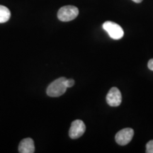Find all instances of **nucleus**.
<instances>
[{
    "instance_id": "nucleus-1",
    "label": "nucleus",
    "mask_w": 153,
    "mask_h": 153,
    "mask_svg": "<svg viewBox=\"0 0 153 153\" xmlns=\"http://www.w3.org/2000/svg\"><path fill=\"white\" fill-rule=\"evenodd\" d=\"M65 80L66 78L62 76L53 82L48 87L47 94L51 97H58L64 94L68 89L65 84Z\"/></svg>"
},
{
    "instance_id": "nucleus-2",
    "label": "nucleus",
    "mask_w": 153,
    "mask_h": 153,
    "mask_svg": "<svg viewBox=\"0 0 153 153\" xmlns=\"http://www.w3.org/2000/svg\"><path fill=\"white\" fill-rule=\"evenodd\" d=\"M79 14V9L74 6H65L61 7L57 12V18L61 22H70L76 18Z\"/></svg>"
},
{
    "instance_id": "nucleus-3",
    "label": "nucleus",
    "mask_w": 153,
    "mask_h": 153,
    "mask_svg": "<svg viewBox=\"0 0 153 153\" xmlns=\"http://www.w3.org/2000/svg\"><path fill=\"white\" fill-rule=\"evenodd\" d=\"M103 28L108 33L111 38L119 40L123 38L124 31L121 26L113 22H106L103 24Z\"/></svg>"
},
{
    "instance_id": "nucleus-4",
    "label": "nucleus",
    "mask_w": 153,
    "mask_h": 153,
    "mask_svg": "<svg viewBox=\"0 0 153 153\" xmlns=\"http://www.w3.org/2000/svg\"><path fill=\"white\" fill-rule=\"evenodd\" d=\"M85 131L86 126L84 122L81 120H75L71 124L69 135L72 139H77L85 133Z\"/></svg>"
},
{
    "instance_id": "nucleus-5",
    "label": "nucleus",
    "mask_w": 153,
    "mask_h": 153,
    "mask_svg": "<svg viewBox=\"0 0 153 153\" xmlns=\"http://www.w3.org/2000/svg\"><path fill=\"white\" fill-rule=\"evenodd\" d=\"M134 135V131L132 128H127L120 130L116 133V141L118 145H126L131 142Z\"/></svg>"
},
{
    "instance_id": "nucleus-6",
    "label": "nucleus",
    "mask_w": 153,
    "mask_h": 153,
    "mask_svg": "<svg viewBox=\"0 0 153 153\" xmlns=\"http://www.w3.org/2000/svg\"><path fill=\"white\" fill-rule=\"evenodd\" d=\"M121 93L117 87H112L106 95V102L111 106H118L121 104Z\"/></svg>"
},
{
    "instance_id": "nucleus-7",
    "label": "nucleus",
    "mask_w": 153,
    "mask_h": 153,
    "mask_svg": "<svg viewBox=\"0 0 153 153\" xmlns=\"http://www.w3.org/2000/svg\"><path fill=\"white\" fill-rule=\"evenodd\" d=\"M19 152L21 153H33L35 152V145L31 138H25L21 141L19 146Z\"/></svg>"
},
{
    "instance_id": "nucleus-8",
    "label": "nucleus",
    "mask_w": 153,
    "mask_h": 153,
    "mask_svg": "<svg viewBox=\"0 0 153 153\" xmlns=\"http://www.w3.org/2000/svg\"><path fill=\"white\" fill-rule=\"evenodd\" d=\"M11 17L9 9L4 6L0 5V24L8 22Z\"/></svg>"
},
{
    "instance_id": "nucleus-9",
    "label": "nucleus",
    "mask_w": 153,
    "mask_h": 153,
    "mask_svg": "<svg viewBox=\"0 0 153 153\" xmlns=\"http://www.w3.org/2000/svg\"><path fill=\"white\" fill-rule=\"evenodd\" d=\"M146 152L153 153V140L149 141L146 145Z\"/></svg>"
},
{
    "instance_id": "nucleus-10",
    "label": "nucleus",
    "mask_w": 153,
    "mask_h": 153,
    "mask_svg": "<svg viewBox=\"0 0 153 153\" xmlns=\"http://www.w3.org/2000/svg\"><path fill=\"white\" fill-rule=\"evenodd\" d=\"M65 84L66 87L68 88H70L73 87L74 85V80L72 79H66L65 82Z\"/></svg>"
},
{
    "instance_id": "nucleus-11",
    "label": "nucleus",
    "mask_w": 153,
    "mask_h": 153,
    "mask_svg": "<svg viewBox=\"0 0 153 153\" xmlns=\"http://www.w3.org/2000/svg\"><path fill=\"white\" fill-rule=\"evenodd\" d=\"M148 66V68L150 69V70L153 71V59H151V60H149Z\"/></svg>"
},
{
    "instance_id": "nucleus-12",
    "label": "nucleus",
    "mask_w": 153,
    "mask_h": 153,
    "mask_svg": "<svg viewBox=\"0 0 153 153\" xmlns=\"http://www.w3.org/2000/svg\"><path fill=\"white\" fill-rule=\"evenodd\" d=\"M132 1H133L134 2H135V3H140V2H142L143 0H132Z\"/></svg>"
}]
</instances>
